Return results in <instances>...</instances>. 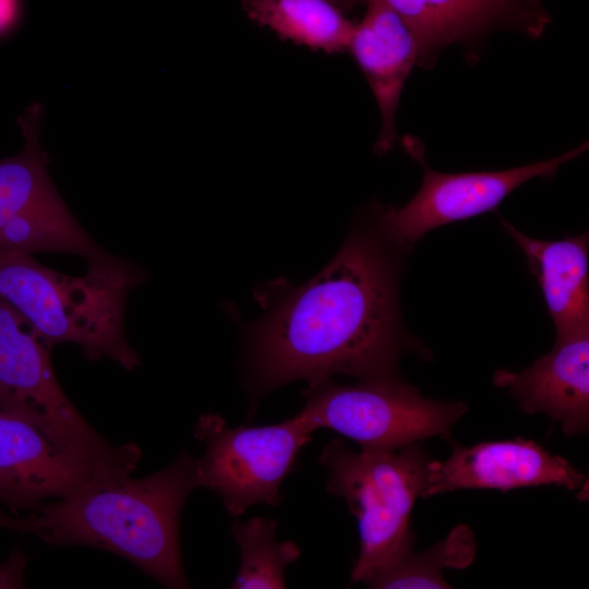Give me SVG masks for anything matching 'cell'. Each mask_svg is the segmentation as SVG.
Returning a JSON list of instances; mask_svg holds the SVG:
<instances>
[{
    "mask_svg": "<svg viewBox=\"0 0 589 589\" xmlns=\"http://www.w3.org/2000/svg\"><path fill=\"white\" fill-rule=\"evenodd\" d=\"M405 144L424 169L421 188L405 206L380 213L383 225L400 245L413 244L442 225L494 209L522 183L533 178L552 177L561 166L588 149V142H585L563 155L517 168L447 173L426 165L418 140L408 136Z\"/></svg>",
    "mask_w": 589,
    "mask_h": 589,
    "instance_id": "ba28073f",
    "label": "cell"
},
{
    "mask_svg": "<svg viewBox=\"0 0 589 589\" xmlns=\"http://www.w3.org/2000/svg\"><path fill=\"white\" fill-rule=\"evenodd\" d=\"M29 555L14 548L8 558L0 564V589L24 588V572Z\"/></svg>",
    "mask_w": 589,
    "mask_h": 589,
    "instance_id": "d6986e66",
    "label": "cell"
},
{
    "mask_svg": "<svg viewBox=\"0 0 589 589\" xmlns=\"http://www.w3.org/2000/svg\"><path fill=\"white\" fill-rule=\"evenodd\" d=\"M94 476L41 432L0 411V506L13 515L63 498Z\"/></svg>",
    "mask_w": 589,
    "mask_h": 589,
    "instance_id": "7c38bea8",
    "label": "cell"
},
{
    "mask_svg": "<svg viewBox=\"0 0 589 589\" xmlns=\"http://www.w3.org/2000/svg\"><path fill=\"white\" fill-rule=\"evenodd\" d=\"M87 265L85 275L70 276L28 253L0 248V298L31 324L49 350L74 342L91 360L107 358L133 370L140 356L127 339L124 311L130 292L146 273L107 251Z\"/></svg>",
    "mask_w": 589,
    "mask_h": 589,
    "instance_id": "3957f363",
    "label": "cell"
},
{
    "mask_svg": "<svg viewBox=\"0 0 589 589\" xmlns=\"http://www.w3.org/2000/svg\"><path fill=\"white\" fill-rule=\"evenodd\" d=\"M431 459L419 443L356 453L334 438L324 447L318 462L329 474L326 491L345 498L358 521L360 552L352 581L368 586L413 550L410 514L426 488Z\"/></svg>",
    "mask_w": 589,
    "mask_h": 589,
    "instance_id": "277c9868",
    "label": "cell"
},
{
    "mask_svg": "<svg viewBox=\"0 0 589 589\" xmlns=\"http://www.w3.org/2000/svg\"><path fill=\"white\" fill-rule=\"evenodd\" d=\"M476 554L473 532L467 525H458L448 536L429 550L405 556L378 574L369 588H450L442 575L443 568L462 569Z\"/></svg>",
    "mask_w": 589,
    "mask_h": 589,
    "instance_id": "ac0fdd59",
    "label": "cell"
},
{
    "mask_svg": "<svg viewBox=\"0 0 589 589\" xmlns=\"http://www.w3.org/2000/svg\"><path fill=\"white\" fill-rule=\"evenodd\" d=\"M354 228L336 256L290 289L248 329L256 398L293 381L336 374L360 380L396 375L409 349L397 301V241L383 225Z\"/></svg>",
    "mask_w": 589,
    "mask_h": 589,
    "instance_id": "6da1fadb",
    "label": "cell"
},
{
    "mask_svg": "<svg viewBox=\"0 0 589 589\" xmlns=\"http://www.w3.org/2000/svg\"><path fill=\"white\" fill-rule=\"evenodd\" d=\"M341 10L370 0H330ZM395 10L409 26L418 63L430 67L445 47L506 28L539 37L551 23L546 0H378Z\"/></svg>",
    "mask_w": 589,
    "mask_h": 589,
    "instance_id": "9c48e42d",
    "label": "cell"
},
{
    "mask_svg": "<svg viewBox=\"0 0 589 589\" xmlns=\"http://www.w3.org/2000/svg\"><path fill=\"white\" fill-rule=\"evenodd\" d=\"M538 279L556 336L589 327L588 233L558 241L527 237L501 218Z\"/></svg>",
    "mask_w": 589,
    "mask_h": 589,
    "instance_id": "5bb4252c",
    "label": "cell"
},
{
    "mask_svg": "<svg viewBox=\"0 0 589 589\" xmlns=\"http://www.w3.org/2000/svg\"><path fill=\"white\" fill-rule=\"evenodd\" d=\"M0 411L36 428L94 476H130L141 459L135 444L115 445L86 421L61 388L48 347L2 298Z\"/></svg>",
    "mask_w": 589,
    "mask_h": 589,
    "instance_id": "5b68a950",
    "label": "cell"
},
{
    "mask_svg": "<svg viewBox=\"0 0 589 589\" xmlns=\"http://www.w3.org/2000/svg\"><path fill=\"white\" fill-rule=\"evenodd\" d=\"M197 486L196 460L181 452L147 477H92L70 495L37 505L26 513L29 533L49 544L112 552L165 587L188 588L179 526Z\"/></svg>",
    "mask_w": 589,
    "mask_h": 589,
    "instance_id": "7a4b0ae2",
    "label": "cell"
},
{
    "mask_svg": "<svg viewBox=\"0 0 589 589\" xmlns=\"http://www.w3.org/2000/svg\"><path fill=\"white\" fill-rule=\"evenodd\" d=\"M194 431L205 445L196 460L199 484L214 491L232 517L255 504L279 505L280 485L314 432L298 413L276 424L237 428L209 413Z\"/></svg>",
    "mask_w": 589,
    "mask_h": 589,
    "instance_id": "52a82bcc",
    "label": "cell"
},
{
    "mask_svg": "<svg viewBox=\"0 0 589 589\" xmlns=\"http://www.w3.org/2000/svg\"><path fill=\"white\" fill-rule=\"evenodd\" d=\"M360 22L354 23L347 50L364 74L381 113L377 153L395 143V117L402 87L418 63L417 43L402 17L386 3L370 0Z\"/></svg>",
    "mask_w": 589,
    "mask_h": 589,
    "instance_id": "4fadbf2b",
    "label": "cell"
},
{
    "mask_svg": "<svg viewBox=\"0 0 589 589\" xmlns=\"http://www.w3.org/2000/svg\"><path fill=\"white\" fill-rule=\"evenodd\" d=\"M278 524L268 518L254 517L236 520L231 534L240 548L241 563L231 584L233 589L286 588V567L297 561L301 549L291 540L278 541Z\"/></svg>",
    "mask_w": 589,
    "mask_h": 589,
    "instance_id": "e0dca14e",
    "label": "cell"
},
{
    "mask_svg": "<svg viewBox=\"0 0 589 589\" xmlns=\"http://www.w3.org/2000/svg\"><path fill=\"white\" fill-rule=\"evenodd\" d=\"M0 529L28 533V524L25 516H12L0 506Z\"/></svg>",
    "mask_w": 589,
    "mask_h": 589,
    "instance_id": "44dd1931",
    "label": "cell"
},
{
    "mask_svg": "<svg viewBox=\"0 0 589 589\" xmlns=\"http://www.w3.org/2000/svg\"><path fill=\"white\" fill-rule=\"evenodd\" d=\"M43 108L33 104L19 119L25 145L0 161V229L13 217L62 201L48 175V155L39 144Z\"/></svg>",
    "mask_w": 589,
    "mask_h": 589,
    "instance_id": "2e32d148",
    "label": "cell"
},
{
    "mask_svg": "<svg viewBox=\"0 0 589 589\" xmlns=\"http://www.w3.org/2000/svg\"><path fill=\"white\" fill-rule=\"evenodd\" d=\"M248 17L279 38L313 50H347L354 23L330 0H242Z\"/></svg>",
    "mask_w": 589,
    "mask_h": 589,
    "instance_id": "9a60e30c",
    "label": "cell"
},
{
    "mask_svg": "<svg viewBox=\"0 0 589 589\" xmlns=\"http://www.w3.org/2000/svg\"><path fill=\"white\" fill-rule=\"evenodd\" d=\"M304 396L298 414L313 431L333 430L364 449H397L447 437L468 410L464 402L425 398L397 374L354 385L325 381L309 385Z\"/></svg>",
    "mask_w": 589,
    "mask_h": 589,
    "instance_id": "8992f818",
    "label": "cell"
},
{
    "mask_svg": "<svg viewBox=\"0 0 589 589\" xmlns=\"http://www.w3.org/2000/svg\"><path fill=\"white\" fill-rule=\"evenodd\" d=\"M428 469L422 497L459 489L506 492L542 484L576 490L585 480L566 459L522 437L472 446L453 444L450 456L443 461L431 459Z\"/></svg>",
    "mask_w": 589,
    "mask_h": 589,
    "instance_id": "30bf717a",
    "label": "cell"
},
{
    "mask_svg": "<svg viewBox=\"0 0 589 589\" xmlns=\"http://www.w3.org/2000/svg\"><path fill=\"white\" fill-rule=\"evenodd\" d=\"M17 16L16 0H0V35L10 29Z\"/></svg>",
    "mask_w": 589,
    "mask_h": 589,
    "instance_id": "ffe728a7",
    "label": "cell"
},
{
    "mask_svg": "<svg viewBox=\"0 0 589 589\" xmlns=\"http://www.w3.org/2000/svg\"><path fill=\"white\" fill-rule=\"evenodd\" d=\"M493 383L520 409L542 412L561 423L567 436L589 425V327L556 336L553 349L521 372L497 370Z\"/></svg>",
    "mask_w": 589,
    "mask_h": 589,
    "instance_id": "8fae6325",
    "label": "cell"
}]
</instances>
